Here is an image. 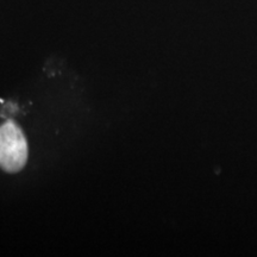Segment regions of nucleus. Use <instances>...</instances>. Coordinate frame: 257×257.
Masks as SVG:
<instances>
[{
    "mask_svg": "<svg viewBox=\"0 0 257 257\" xmlns=\"http://www.w3.org/2000/svg\"><path fill=\"white\" fill-rule=\"evenodd\" d=\"M28 160V143L22 128L9 120L0 126V168L17 173Z\"/></svg>",
    "mask_w": 257,
    "mask_h": 257,
    "instance_id": "1",
    "label": "nucleus"
}]
</instances>
